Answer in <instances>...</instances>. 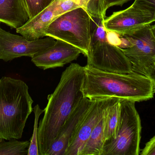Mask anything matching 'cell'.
Instances as JSON below:
<instances>
[{
  "instance_id": "cell-1",
  "label": "cell",
  "mask_w": 155,
  "mask_h": 155,
  "mask_svg": "<svg viewBox=\"0 0 155 155\" xmlns=\"http://www.w3.org/2000/svg\"><path fill=\"white\" fill-rule=\"evenodd\" d=\"M84 66L72 63L64 71L54 92L49 95L38 129L39 155H46L74 109L84 98Z\"/></svg>"
},
{
  "instance_id": "cell-2",
  "label": "cell",
  "mask_w": 155,
  "mask_h": 155,
  "mask_svg": "<svg viewBox=\"0 0 155 155\" xmlns=\"http://www.w3.org/2000/svg\"><path fill=\"white\" fill-rule=\"evenodd\" d=\"M84 95L90 100L117 97L135 102L147 101L155 93L153 82L147 76L134 72L119 73L84 66Z\"/></svg>"
},
{
  "instance_id": "cell-3",
  "label": "cell",
  "mask_w": 155,
  "mask_h": 155,
  "mask_svg": "<svg viewBox=\"0 0 155 155\" xmlns=\"http://www.w3.org/2000/svg\"><path fill=\"white\" fill-rule=\"evenodd\" d=\"M28 86L20 79L0 80V139H20L33 111Z\"/></svg>"
},
{
  "instance_id": "cell-4",
  "label": "cell",
  "mask_w": 155,
  "mask_h": 155,
  "mask_svg": "<svg viewBox=\"0 0 155 155\" xmlns=\"http://www.w3.org/2000/svg\"><path fill=\"white\" fill-rule=\"evenodd\" d=\"M120 121L116 138L105 142L102 155H138L142 125L135 102L120 99Z\"/></svg>"
},
{
  "instance_id": "cell-5",
  "label": "cell",
  "mask_w": 155,
  "mask_h": 155,
  "mask_svg": "<svg viewBox=\"0 0 155 155\" xmlns=\"http://www.w3.org/2000/svg\"><path fill=\"white\" fill-rule=\"evenodd\" d=\"M86 56L87 65L94 68L119 73L132 72V64L122 49L108 41L107 32L101 20L91 34Z\"/></svg>"
},
{
  "instance_id": "cell-6",
  "label": "cell",
  "mask_w": 155,
  "mask_h": 155,
  "mask_svg": "<svg viewBox=\"0 0 155 155\" xmlns=\"http://www.w3.org/2000/svg\"><path fill=\"white\" fill-rule=\"evenodd\" d=\"M91 18L85 9L78 7L54 19L48 28L46 36L72 45L87 56L92 34Z\"/></svg>"
},
{
  "instance_id": "cell-7",
  "label": "cell",
  "mask_w": 155,
  "mask_h": 155,
  "mask_svg": "<svg viewBox=\"0 0 155 155\" xmlns=\"http://www.w3.org/2000/svg\"><path fill=\"white\" fill-rule=\"evenodd\" d=\"M126 44L121 48L132 65V72L145 75L155 61V38L150 24L123 35Z\"/></svg>"
},
{
  "instance_id": "cell-8",
  "label": "cell",
  "mask_w": 155,
  "mask_h": 155,
  "mask_svg": "<svg viewBox=\"0 0 155 155\" xmlns=\"http://www.w3.org/2000/svg\"><path fill=\"white\" fill-rule=\"evenodd\" d=\"M29 40L22 35L13 34L0 27V60L12 61L21 56L32 57L35 54L53 45L54 38Z\"/></svg>"
},
{
  "instance_id": "cell-9",
  "label": "cell",
  "mask_w": 155,
  "mask_h": 155,
  "mask_svg": "<svg viewBox=\"0 0 155 155\" xmlns=\"http://www.w3.org/2000/svg\"><path fill=\"white\" fill-rule=\"evenodd\" d=\"M114 97L94 99L89 110L71 141L65 155H80L92 131Z\"/></svg>"
},
{
  "instance_id": "cell-10",
  "label": "cell",
  "mask_w": 155,
  "mask_h": 155,
  "mask_svg": "<svg viewBox=\"0 0 155 155\" xmlns=\"http://www.w3.org/2000/svg\"><path fill=\"white\" fill-rule=\"evenodd\" d=\"M154 22L150 15L131 5L126 9L114 12L103 22L107 32L121 36Z\"/></svg>"
},
{
  "instance_id": "cell-11",
  "label": "cell",
  "mask_w": 155,
  "mask_h": 155,
  "mask_svg": "<svg viewBox=\"0 0 155 155\" xmlns=\"http://www.w3.org/2000/svg\"><path fill=\"white\" fill-rule=\"evenodd\" d=\"M83 52L79 48L61 40L52 46L35 54L31 61L43 70L63 67L76 60Z\"/></svg>"
},
{
  "instance_id": "cell-12",
  "label": "cell",
  "mask_w": 155,
  "mask_h": 155,
  "mask_svg": "<svg viewBox=\"0 0 155 155\" xmlns=\"http://www.w3.org/2000/svg\"><path fill=\"white\" fill-rule=\"evenodd\" d=\"M94 101V99L85 97L78 105L65 121L46 155H65L71 141Z\"/></svg>"
},
{
  "instance_id": "cell-13",
  "label": "cell",
  "mask_w": 155,
  "mask_h": 155,
  "mask_svg": "<svg viewBox=\"0 0 155 155\" xmlns=\"http://www.w3.org/2000/svg\"><path fill=\"white\" fill-rule=\"evenodd\" d=\"M55 0L49 6L24 25L16 29L17 33L29 40H37L46 36L47 30L52 22L57 18L54 14Z\"/></svg>"
},
{
  "instance_id": "cell-14",
  "label": "cell",
  "mask_w": 155,
  "mask_h": 155,
  "mask_svg": "<svg viewBox=\"0 0 155 155\" xmlns=\"http://www.w3.org/2000/svg\"><path fill=\"white\" fill-rule=\"evenodd\" d=\"M29 20L23 0H0V22L12 28H20Z\"/></svg>"
},
{
  "instance_id": "cell-15",
  "label": "cell",
  "mask_w": 155,
  "mask_h": 155,
  "mask_svg": "<svg viewBox=\"0 0 155 155\" xmlns=\"http://www.w3.org/2000/svg\"><path fill=\"white\" fill-rule=\"evenodd\" d=\"M120 99L114 97L105 111V140L116 138L120 121Z\"/></svg>"
},
{
  "instance_id": "cell-16",
  "label": "cell",
  "mask_w": 155,
  "mask_h": 155,
  "mask_svg": "<svg viewBox=\"0 0 155 155\" xmlns=\"http://www.w3.org/2000/svg\"><path fill=\"white\" fill-rule=\"evenodd\" d=\"M105 111L103 117L92 131L80 155H102L105 142Z\"/></svg>"
},
{
  "instance_id": "cell-17",
  "label": "cell",
  "mask_w": 155,
  "mask_h": 155,
  "mask_svg": "<svg viewBox=\"0 0 155 155\" xmlns=\"http://www.w3.org/2000/svg\"><path fill=\"white\" fill-rule=\"evenodd\" d=\"M8 141L0 139V155H28L30 141H19L16 139Z\"/></svg>"
},
{
  "instance_id": "cell-18",
  "label": "cell",
  "mask_w": 155,
  "mask_h": 155,
  "mask_svg": "<svg viewBox=\"0 0 155 155\" xmlns=\"http://www.w3.org/2000/svg\"><path fill=\"white\" fill-rule=\"evenodd\" d=\"M35 114L34 125L32 136L30 141V145L28 149L27 155H39V147L38 145V121L40 116L44 113V110L40 108L39 105H36L33 109Z\"/></svg>"
},
{
  "instance_id": "cell-19",
  "label": "cell",
  "mask_w": 155,
  "mask_h": 155,
  "mask_svg": "<svg viewBox=\"0 0 155 155\" xmlns=\"http://www.w3.org/2000/svg\"><path fill=\"white\" fill-rule=\"evenodd\" d=\"M54 0H23L29 19L49 6Z\"/></svg>"
},
{
  "instance_id": "cell-20",
  "label": "cell",
  "mask_w": 155,
  "mask_h": 155,
  "mask_svg": "<svg viewBox=\"0 0 155 155\" xmlns=\"http://www.w3.org/2000/svg\"><path fill=\"white\" fill-rule=\"evenodd\" d=\"M86 11L91 17L101 20L102 22L105 19L106 12L104 8V0H90Z\"/></svg>"
},
{
  "instance_id": "cell-21",
  "label": "cell",
  "mask_w": 155,
  "mask_h": 155,
  "mask_svg": "<svg viewBox=\"0 0 155 155\" xmlns=\"http://www.w3.org/2000/svg\"><path fill=\"white\" fill-rule=\"evenodd\" d=\"M54 14L58 17L67 12L80 7L72 0H55Z\"/></svg>"
},
{
  "instance_id": "cell-22",
  "label": "cell",
  "mask_w": 155,
  "mask_h": 155,
  "mask_svg": "<svg viewBox=\"0 0 155 155\" xmlns=\"http://www.w3.org/2000/svg\"><path fill=\"white\" fill-rule=\"evenodd\" d=\"M132 5L150 15L155 22V0H135Z\"/></svg>"
},
{
  "instance_id": "cell-23",
  "label": "cell",
  "mask_w": 155,
  "mask_h": 155,
  "mask_svg": "<svg viewBox=\"0 0 155 155\" xmlns=\"http://www.w3.org/2000/svg\"><path fill=\"white\" fill-rule=\"evenodd\" d=\"M141 155H155V135L146 144Z\"/></svg>"
},
{
  "instance_id": "cell-24",
  "label": "cell",
  "mask_w": 155,
  "mask_h": 155,
  "mask_svg": "<svg viewBox=\"0 0 155 155\" xmlns=\"http://www.w3.org/2000/svg\"><path fill=\"white\" fill-rule=\"evenodd\" d=\"M104 8L105 12H106L107 10L109 7L114 5H123L124 4L131 0H104Z\"/></svg>"
},
{
  "instance_id": "cell-25",
  "label": "cell",
  "mask_w": 155,
  "mask_h": 155,
  "mask_svg": "<svg viewBox=\"0 0 155 155\" xmlns=\"http://www.w3.org/2000/svg\"><path fill=\"white\" fill-rule=\"evenodd\" d=\"M145 75L150 78L153 82L155 90V61L154 63L146 70Z\"/></svg>"
},
{
  "instance_id": "cell-26",
  "label": "cell",
  "mask_w": 155,
  "mask_h": 155,
  "mask_svg": "<svg viewBox=\"0 0 155 155\" xmlns=\"http://www.w3.org/2000/svg\"><path fill=\"white\" fill-rule=\"evenodd\" d=\"M74 2L77 4L80 7L84 8L86 10L87 5L90 0H72Z\"/></svg>"
},
{
  "instance_id": "cell-27",
  "label": "cell",
  "mask_w": 155,
  "mask_h": 155,
  "mask_svg": "<svg viewBox=\"0 0 155 155\" xmlns=\"http://www.w3.org/2000/svg\"><path fill=\"white\" fill-rule=\"evenodd\" d=\"M151 31H152L153 35L155 38V24L151 26Z\"/></svg>"
},
{
  "instance_id": "cell-28",
  "label": "cell",
  "mask_w": 155,
  "mask_h": 155,
  "mask_svg": "<svg viewBox=\"0 0 155 155\" xmlns=\"http://www.w3.org/2000/svg\"><path fill=\"white\" fill-rule=\"evenodd\" d=\"M1 22H0V24H1Z\"/></svg>"
}]
</instances>
